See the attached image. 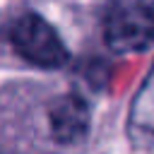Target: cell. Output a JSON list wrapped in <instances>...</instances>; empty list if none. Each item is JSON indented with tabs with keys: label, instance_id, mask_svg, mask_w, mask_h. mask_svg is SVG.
<instances>
[{
	"label": "cell",
	"instance_id": "obj_1",
	"mask_svg": "<svg viewBox=\"0 0 154 154\" xmlns=\"http://www.w3.org/2000/svg\"><path fill=\"white\" fill-rule=\"evenodd\" d=\"M106 46L118 55L154 46V0H108L101 14Z\"/></svg>",
	"mask_w": 154,
	"mask_h": 154
},
{
	"label": "cell",
	"instance_id": "obj_2",
	"mask_svg": "<svg viewBox=\"0 0 154 154\" xmlns=\"http://www.w3.org/2000/svg\"><path fill=\"white\" fill-rule=\"evenodd\" d=\"M7 41L14 53L41 70H60L70 63V51L58 29L38 12H19L7 26Z\"/></svg>",
	"mask_w": 154,
	"mask_h": 154
},
{
	"label": "cell",
	"instance_id": "obj_3",
	"mask_svg": "<svg viewBox=\"0 0 154 154\" xmlns=\"http://www.w3.org/2000/svg\"><path fill=\"white\" fill-rule=\"evenodd\" d=\"M91 128V108L77 91L55 94L46 103V130L53 144L77 147L87 140Z\"/></svg>",
	"mask_w": 154,
	"mask_h": 154
},
{
	"label": "cell",
	"instance_id": "obj_4",
	"mask_svg": "<svg viewBox=\"0 0 154 154\" xmlns=\"http://www.w3.org/2000/svg\"><path fill=\"white\" fill-rule=\"evenodd\" d=\"M125 132H128V140L132 142V147L154 144V65L149 67L147 77L142 79L140 89L135 91V96L130 101Z\"/></svg>",
	"mask_w": 154,
	"mask_h": 154
}]
</instances>
